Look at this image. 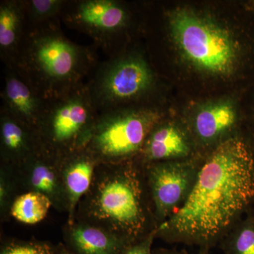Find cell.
Returning <instances> with one entry per match:
<instances>
[{"label":"cell","instance_id":"1","mask_svg":"<svg viewBox=\"0 0 254 254\" xmlns=\"http://www.w3.org/2000/svg\"><path fill=\"white\" fill-rule=\"evenodd\" d=\"M254 203V146L245 132L207 155L188 200L156 237L208 253Z\"/></svg>","mask_w":254,"mask_h":254},{"label":"cell","instance_id":"2","mask_svg":"<svg viewBox=\"0 0 254 254\" xmlns=\"http://www.w3.org/2000/svg\"><path fill=\"white\" fill-rule=\"evenodd\" d=\"M250 10V9H249ZM168 29L183 60L206 76L254 83V14L230 29L207 13L187 7L168 15Z\"/></svg>","mask_w":254,"mask_h":254},{"label":"cell","instance_id":"3","mask_svg":"<svg viewBox=\"0 0 254 254\" xmlns=\"http://www.w3.org/2000/svg\"><path fill=\"white\" fill-rule=\"evenodd\" d=\"M60 18L28 26L9 66L46 100L60 98L81 86L98 64L92 48L64 35Z\"/></svg>","mask_w":254,"mask_h":254},{"label":"cell","instance_id":"4","mask_svg":"<svg viewBox=\"0 0 254 254\" xmlns=\"http://www.w3.org/2000/svg\"><path fill=\"white\" fill-rule=\"evenodd\" d=\"M94 205L96 215L111 223L127 243L141 240L158 229L143 168L135 160L125 162L100 184Z\"/></svg>","mask_w":254,"mask_h":254},{"label":"cell","instance_id":"5","mask_svg":"<svg viewBox=\"0 0 254 254\" xmlns=\"http://www.w3.org/2000/svg\"><path fill=\"white\" fill-rule=\"evenodd\" d=\"M86 86L98 115L122 108L153 91L155 77L140 53L122 51L98 64ZM134 108V107H133Z\"/></svg>","mask_w":254,"mask_h":254},{"label":"cell","instance_id":"6","mask_svg":"<svg viewBox=\"0 0 254 254\" xmlns=\"http://www.w3.org/2000/svg\"><path fill=\"white\" fill-rule=\"evenodd\" d=\"M163 119L152 107H134L98 115L84 148L96 160L124 163L141 153L150 131Z\"/></svg>","mask_w":254,"mask_h":254},{"label":"cell","instance_id":"7","mask_svg":"<svg viewBox=\"0 0 254 254\" xmlns=\"http://www.w3.org/2000/svg\"><path fill=\"white\" fill-rule=\"evenodd\" d=\"M98 116L86 83L48 100L37 128L42 148L61 158L84 148Z\"/></svg>","mask_w":254,"mask_h":254},{"label":"cell","instance_id":"8","mask_svg":"<svg viewBox=\"0 0 254 254\" xmlns=\"http://www.w3.org/2000/svg\"><path fill=\"white\" fill-rule=\"evenodd\" d=\"M205 158L141 165L158 228L185 204Z\"/></svg>","mask_w":254,"mask_h":254},{"label":"cell","instance_id":"9","mask_svg":"<svg viewBox=\"0 0 254 254\" xmlns=\"http://www.w3.org/2000/svg\"><path fill=\"white\" fill-rule=\"evenodd\" d=\"M60 20L91 38L110 58L118 54V41L129 28L131 14L117 0H77L66 1Z\"/></svg>","mask_w":254,"mask_h":254},{"label":"cell","instance_id":"10","mask_svg":"<svg viewBox=\"0 0 254 254\" xmlns=\"http://www.w3.org/2000/svg\"><path fill=\"white\" fill-rule=\"evenodd\" d=\"M239 123L240 115L235 104L220 101L203 107L187 128L199 154L207 156L220 143L245 133L239 129Z\"/></svg>","mask_w":254,"mask_h":254},{"label":"cell","instance_id":"11","mask_svg":"<svg viewBox=\"0 0 254 254\" xmlns=\"http://www.w3.org/2000/svg\"><path fill=\"white\" fill-rule=\"evenodd\" d=\"M199 154L187 126L163 119L150 131L138 158L142 165L193 159Z\"/></svg>","mask_w":254,"mask_h":254},{"label":"cell","instance_id":"12","mask_svg":"<svg viewBox=\"0 0 254 254\" xmlns=\"http://www.w3.org/2000/svg\"><path fill=\"white\" fill-rule=\"evenodd\" d=\"M1 101V113L37 130L48 100L37 94L14 70L6 67Z\"/></svg>","mask_w":254,"mask_h":254},{"label":"cell","instance_id":"13","mask_svg":"<svg viewBox=\"0 0 254 254\" xmlns=\"http://www.w3.org/2000/svg\"><path fill=\"white\" fill-rule=\"evenodd\" d=\"M0 135L1 151L10 160L26 161L43 150L36 129L2 113Z\"/></svg>","mask_w":254,"mask_h":254},{"label":"cell","instance_id":"14","mask_svg":"<svg viewBox=\"0 0 254 254\" xmlns=\"http://www.w3.org/2000/svg\"><path fill=\"white\" fill-rule=\"evenodd\" d=\"M28 28L23 0H3L0 3V56L9 66L17 53Z\"/></svg>","mask_w":254,"mask_h":254},{"label":"cell","instance_id":"15","mask_svg":"<svg viewBox=\"0 0 254 254\" xmlns=\"http://www.w3.org/2000/svg\"><path fill=\"white\" fill-rule=\"evenodd\" d=\"M67 156L68 163L65 170V186L69 198L71 215L78 200L91 186L96 159L86 148Z\"/></svg>","mask_w":254,"mask_h":254},{"label":"cell","instance_id":"16","mask_svg":"<svg viewBox=\"0 0 254 254\" xmlns=\"http://www.w3.org/2000/svg\"><path fill=\"white\" fill-rule=\"evenodd\" d=\"M71 243L78 254H120L127 242L116 234L90 226L76 227L71 232Z\"/></svg>","mask_w":254,"mask_h":254},{"label":"cell","instance_id":"17","mask_svg":"<svg viewBox=\"0 0 254 254\" xmlns=\"http://www.w3.org/2000/svg\"><path fill=\"white\" fill-rule=\"evenodd\" d=\"M218 246L223 254H254V215L251 209Z\"/></svg>","mask_w":254,"mask_h":254},{"label":"cell","instance_id":"18","mask_svg":"<svg viewBox=\"0 0 254 254\" xmlns=\"http://www.w3.org/2000/svg\"><path fill=\"white\" fill-rule=\"evenodd\" d=\"M51 205L48 195L34 190L18 197L11 206V213L18 221L34 225L46 218Z\"/></svg>","mask_w":254,"mask_h":254},{"label":"cell","instance_id":"19","mask_svg":"<svg viewBox=\"0 0 254 254\" xmlns=\"http://www.w3.org/2000/svg\"><path fill=\"white\" fill-rule=\"evenodd\" d=\"M28 26L60 18L66 1L64 0H23Z\"/></svg>","mask_w":254,"mask_h":254},{"label":"cell","instance_id":"20","mask_svg":"<svg viewBox=\"0 0 254 254\" xmlns=\"http://www.w3.org/2000/svg\"><path fill=\"white\" fill-rule=\"evenodd\" d=\"M42 151L43 150L32 157L33 164L32 165L30 181L35 191L43 193L50 198V196L56 193L58 180L53 168L43 163V160L39 158Z\"/></svg>","mask_w":254,"mask_h":254},{"label":"cell","instance_id":"21","mask_svg":"<svg viewBox=\"0 0 254 254\" xmlns=\"http://www.w3.org/2000/svg\"><path fill=\"white\" fill-rule=\"evenodd\" d=\"M49 246L39 243H15L5 247L1 254H53Z\"/></svg>","mask_w":254,"mask_h":254},{"label":"cell","instance_id":"22","mask_svg":"<svg viewBox=\"0 0 254 254\" xmlns=\"http://www.w3.org/2000/svg\"><path fill=\"white\" fill-rule=\"evenodd\" d=\"M156 231L154 230L141 240L127 244L120 254H153L152 245L156 237Z\"/></svg>","mask_w":254,"mask_h":254},{"label":"cell","instance_id":"23","mask_svg":"<svg viewBox=\"0 0 254 254\" xmlns=\"http://www.w3.org/2000/svg\"><path fill=\"white\" fill-rule=\"evenodd\" d=\"M252 99L250 105V111H249V116L247 117L248 120V125L246 128V131L250 136L254 137V83L252 85Z\"/></svg>","mask_w":254,"mask_h":254},{"label":"cell","instance_id":"24","mask_svg":"<svg viewBox=\"0 0 254 254\" xmlns=\"http://www.w3.org/2000/svg\"><path fill=\"white\" fill-rule=\"evenodd\" d=\"M153 254H192L188 253L186 251L177 250H166V249H161L157 251H153ZM209 254L205 252H198V254Z\"/></svg>","mask_w":254,"mask_h":254},{"label":"cell","instance_id":"25","mask_svg":"<svg viewBox=\"0 0 254 254\" xmlns=\"http://www.w3.org/2000/svg\"><path fill=\"white\" fill-rule=\"evenodd\" d=\"M247 8L254 14V2L249 3V4H247Z\"/></svg>","mask_w":254,"mask_h":254},{"label":"cell","instance_id":"26","mask_svg":"<svg viewBox=\"0 0 254 254\" xmlns=\"http://www.w3.org/2000/svg\"><path fill=\"white\" fill-rule=\"evenodd\" d=\"M251 210H252V213H253V214L254 215V203L253 206H252V208H251Z\"/></svg>","mask_w":254,"mask_h":254},{"label":"cell","instance_id":"27","mask_svg":"<svg viewBox=\"0 0 254 254\" xmlns=\"http://www.w3.org/2000/svg\"><path fill=\"white\" fill-rule=\"evenodd\" d=\"M62 254H69V253H68V252H64V253H63Z\"/></svg>","mask_w":254,"mask_h":254},{"label":"cell","instance_id":"28","mask_svg":"<svg viewBox=\"0 0 254 254\" xmlns=\"http://www.w3.org/2000/svg\"><path fill=\"white\" fill-rule=\"evenodd\" d=\"M252 142H253V144L254 145V139H253V138H252Z\"/></svg>","mask_w":254,"mask_h":254}]
</instances>
